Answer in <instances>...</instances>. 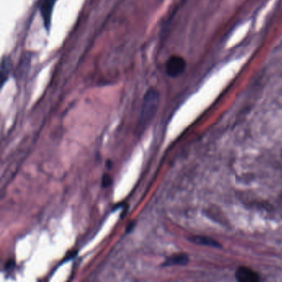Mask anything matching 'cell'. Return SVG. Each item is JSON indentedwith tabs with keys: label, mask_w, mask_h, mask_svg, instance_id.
Instances as JSON below:
<instances>
[{
	"label": "cell",
	"mask_w": 282,
	"mask_h": 282,
	"mask_svg": "<svg viewBox=\"0 0 282 282\" xmlns=\"http://www.w3.org/2000/svg\"><path fill=\"white\" fill-rule=\"evenodd\" d=\"M159 103L160 94L154 88H150L144 95L141 112L139 114V122L135 129L137 135H141L148 127L151 122L153 121L157 112Z\"/></svg>",
	"instance_id": "obj_1"
},
{
	"label": "cell",
	"mask_w": 282,
	"mask_h": 282,
	"mask_svg": "<svg viewBox=\"0 0 282 282\" xmlns=\"http://www.w3.org/2000/svg\"><path fill=\"white\" fill-rule=\"evenodd\" d=\"M187 62L183 57L174 55L167 60L166 64V73L167 76L172 78L180 77L186 71Z\"/></svg>",
	"instance_id": "obj_2"
},
{
	"label": "cell",
	"mask_w": 282,
	"mask_h": 282,
	"mask_svg": "<svg viewBox=\"0 0 282 282\" xmlns=\"http://www.w3.org/2000/svg\"><path fill=\"white\" fill-rule=\"evenodd\" d=\"M57 0H42L40 3V14L43 19L44 28L47 32H50L51 30L54 7L57 4Z\"/></svg>",
	"instance_id": "obj_3"
},
{
	"label": "cell",
	"mask_w": 282,
	"mask_h": 282,
	"mask_svg": "<svg viewBox=\"0 0 282 282\" xmlns=\"http://www.w3.org/2000/svg\"><path fill=\"white\" fill-rule=\"evenodd\" d=\"M235 277L238 282H257L260 281V276L256 271L245 266L237 269Z\"/></svg>",
	"instance_id": "obj_4"
},
{
	"label": "cell",
	"mask_w": 282,
	"mask_h": 282,
	"mask_svg": "<svg viewBox=\"0 0 282 282\" xmlns=\"http://www.w3.org/2000/svg\"><path fill=\"white\" fill-rule=\"evenodd\" d=\"M12 72L11 59L7 56H4L1 61V72H0V80H1V88H3L8 81Z\"/></svg>",
	"instance_id": "obj_5"
},
{
	"label": "cell",
	"mask_w": 282,
	"mask_h": 282,
	"mask_svg": "<svg viewBox=\"0 0 282 282\" xmlns=\"http://www.w3.org/2000/svg\"><path fill=\"white\" fill-rule=\"evenodd\" d=\"M189 257L186 254H175L167 257L161 264V267H167L172 266L186 265L189 263Z\"/></svg>",
	"instance_id": "obj_6"
},
{
	"label": "cell",
	"mask_w": 282,
	"mask_h": 282,
	"mask_svg": "<svg viewBox=\"0 0 282 282\" xmlns=\"http://www.w3.org/2000/svg\"><path fill=\"white\" fill-rule=\"evenodd\" d=\"M189 242L198 245L209 246V247H215V248H220L221 245L218 243L217 241L212 239L210 237H201V236H194L189 237Z\"/></svg>",
	"instance_id": "obj_7"
},
{
	"label": "cell",
	"mask_w": 282,
	"mask_h": 282,
	"mask_svg": "<svg viewBox=\"0 0 282 282\" xmlns=\"http://www.w3.org/2000/svg\"><path fill=\"white\" fill-rule=\"evenodd\" d=\"M113 184V179L108 174H105L102 177V187L107 188Z\"/></svg>",
	"instance_id": "obj_8"
},
{
	"label": "cell",
	"mask_w": 282,
	"mask_h": 282,
	"mask_svg": "<svg viewBox=\"0 0 282 282\" xmlns=\"http://www.w3.org/2000/svg\"><path fill=\"white\" fill-rule=\"evenodd\" d=\"M15 263L14 262V260H9L7 262L5 265V269L6 270H10V269H13L14 266H15Z\"/></svg>",
	"instance_id": "obj_9"
},
{
	"label": "cell",
	"mask_w": 282,
	"mask_h": 282,
	"mask_svg": "<svg viewBox=\"0 0 282 282\" xmlns=\"http://www.w3.org/2000/svg\"><path fill=\"white\" fill-rule=\"evenodd\" d=\"M134 227H135V222H130L127 225V229H126L127 234H129L130 232L133 231Z\"/></svg>",
	"instance_id": "obj_10"
},
{
	"label": "cell",
	"mask_w": 282,
	"mask_h": 282,
	"mask_svg": "<svg viewBox=\"0 0 282 282\" xmlns=\"http://www.w3.org/2000/svg\"><path fill=\"white\" fill-rule=\"evenodd\" d=\"M105 166L107 167L108 169H111L112 167H113V162L109 160V161H106V164H105Z\"/></svg>",
	"instance_id": "obj_11"
}]
</instances>
